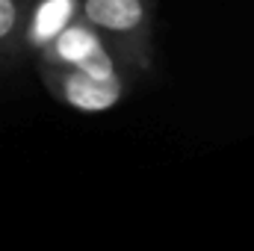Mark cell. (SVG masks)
I'll return each mask as SVG.
<instances>
[{
	"label": "cell",
	"instance_id": "3957f363",
	"mask_svg": "<svg viewBox=\"0 0 254 251\" xmlns=\"http://www.w3.org/2000/svg\"><path fill=\"white\" fill-rule=\"evenodd\" d=\"M36 63L74 68V71H86V74H98V77L127 71L125 65L119 63V57L113 54V48L95 33V27H89L83 21V15L77 21H71L63 33H57L36 54Z\"/></svg>",
	"mask_w": 254,
	"mask_h": 251
},
{
	"label": "cell",
	"instance_id": "7a4b0ae2",
	"mask_svg": "<svg viewBox=\"0 0 254 251\" xmlns=\"http://www.w3.org/2000/svg\"><path fill=\"white\" fill-rule=\"evenodd\" d=\"M39 77L54 101L74 113H107L119 107L130 95V71H119L110 77L74 71V68H60V65H45L39 63Z\"/></svg>",
	"mask_w": 254,
	"mask_h": 251
},
{
	"label": "cell",
	"instance_id": "277c9868",
	"mask_svg": "<svg viewBox=\"0 0 254 251\" xmlns=\"http://www.w3.org/2000/svg\"><path fill=\"white\" fill-rule=\"evenodd\" d=\"M80 18V0H33L24 27V54H39L57 33Z\"/></svg>",
	"mask_w": 254,
	"mask_h": 251
},
{
	"label": "cell",
	"instance_id": "5b68a950",
	"mask_svg": "<svg viewBox=\"0 0 254 251\" xmlns=\"http://www.w3.org/2000/svg\"><path fill=\"white\" fill-rule=\"evenodd\" d=\"M33 0H0V60H18L24 54V27Z\"/></svg>",
	"mask_w": 254,
	"mask_h": 251
},
{
	"label": "cell",
	"instance_id": "6da1fadb",
	"mask_svg": "<svg viewBox=\"0 0 254 251\" xmlns=\"http://www.w3.org/2000/svg\"><path fill=\"white\" fill-rule=\"evenodd\" d=\"M80 15L113 48L127 71L154 65V3L151 0H80Z\"/></svg>",
	"mask_w": 254,
	"mask_h": 251
}]
</instances>
